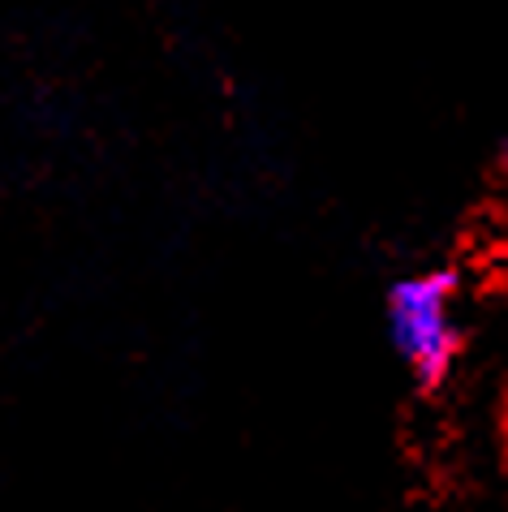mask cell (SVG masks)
<instances>
[{
	"label": "cell",
	"mask_w": 508,
	"mask_h": 512,
	"mask_svg": "<svg viewBox=\"0 0 508 512\" xmlns=\"http://www.w3.org/2000/svg\"><path fill=\"white\" fill-rule=\"evenodd\" d=\"M461 276L453 267L401 276L388 293V336L422 388H440L457 362V323H453V297Z\"/></svg>",
	"instance_id": "obj_1"
},
{
	"label": "cell",
	"mask_w": 508,
	"mask_h": 512,
	"mask_svg": "<svg viewBox=\"0 0 508 512\" xmlns=\"http://www.w3.org/2000/svg\"><path fill=\"white\" fill-rule=\"evenodd\" d=\"M500 168H504V173H508V138L500 142Z\"/></svg>",
	"instance_id": "obj_2"
}]
</instances>
